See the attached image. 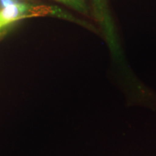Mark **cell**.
I'll use <instances>...</instances> for the list:
<instances>
[{"mask_svg":"<svg viewBox=\"0 0 156 156\" xmlns=\"http://www.w3.org/2000/svg\"><path fill=\"white\" fill-rule=\"evenodd\" d=\"M29 9V6L24 4H14L4 7L0 11V26L8 24L25 17V12Z\"/></svg>","mask_w":156,"mask_h":156,"instance_id":"obj_1","label":"cell"},{"mask_svg":"<svg viewBox=\"0 0 156 156\" xmlns=\"http://www.w3.org/2000/svg\"><path fill=\"white\" fill-rule=\"evenodd\" d=\"M17 0H0V3L4 7H7V6L14 5L16 2Z\"/></svg>","mask_w":156,"mask_h":156,"instance_id":"obj_2","label":"cell"},{"mask_svg":"<svg viewBox=\"0 0 156 156\" xmlns=\"http://www.w3.org/2000/svg\"><path fill=\"white\" fill-rule=\"evenodd\" d=\"M2 28V26H0V29H1Z\"/></svg>","mask_w":156,"mask_h":156,"instance_id":"obj_3","label":"cell"}]
</instances>
